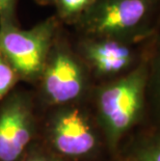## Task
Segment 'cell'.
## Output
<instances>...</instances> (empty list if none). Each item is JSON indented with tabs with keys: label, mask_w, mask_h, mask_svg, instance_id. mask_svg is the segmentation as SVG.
I'll return each mask as SVG.
<instances>
[{
	"label": "cell",
	"mask_w": 160,
	"mask_h": 161,
	"mask_svg": "<svg viewBox=\"0 0 160 161\" xmlns=\"http://www.w3.org/2000/svg\"><path fill=\"white\" fill-rule=\"evenodd\" d=\"M148 59L129 74L96 84L88 104L103 135L109 158L146 123Z\"/></svg>",
	"instance_id": "obj_1"
},
{
	"label": "cell",
	"mask_w": 160,
	"mask_h": 161,
	"mask_svg": "<svg viewBox=\"0 0 160 161\" xmlns=\"http://www.w3.org/2000/svg\"><path fill=\"white\" fill-rule=\"evenodd\" d=\"M39 140L67 161H107L103 135L88 102L49 108Z\"/></svg>",
	"instance_id": "obj_2"
},
{
	"label": "cell",
	"mask_w": 160,
	"mask_h": 161,
	"mask_svg": "<svg viewBox=\"0 0 160 161\" xmlns=\"http://www.w3.org/2000/svg\"><path fill=\"white\" fill-rule=\"evenodd\" d=\"M159 20L160 0H95L77 21L82 36L147 40Z\"/></svg>",
	"instance_id": "obj_3"
},
{
	"label": "cell",
	"mask_w": 160,
	"mask_h": 161,
	"mask_svg": "<svg viewBox=\"0 0 160 161\" xmlns=\"http://www.w3.org/2000/svg\"><path fill=\"white\" fill-rule=\"evenodd\" d=\"M94 86L90 71L77 51L54 42L39 80L40 104L49 109L88 102Z\"/></svg>",
	"instance_id": "obj_4"
},
{
	"label": "cell",
	"mask_w": 160,
	"mask_h": 161,
	"mask_svg": "<svg viewBox=\"0 0 160 161\" xmlns=\"http://www.w3.org/2000/svg\"><path fill=\"white\" fill-rule=\"evenodd\" d=\"M156 36L147 40L82 36L77 53L96 85L118 79L135 70L149 57Z\"/></svg>",
	"instance_id": "obj_5"
},
{
	"label": "cell",
	"mask_w": 160,
	"mask_h": 161,
	"mask_svg": "<svg viewBox=\"0 0 160 161\" xmlns=\"http://www.w3.org/2000/svg\"><path fill=\"white\" fill-rule=\"evenodd\" d=\"M56 23H41L22 30L15 25L0 26V55L11 64L20 80L39 82L55 42Z\"/></svg>",
	"instance_id": "obj_6"
},
{
	"label": "cell",
	"mask_w": 160,
	"mask_h": 161,
	"mask_svg": "<svg viewBox=\"0 0 160 161\" xmlns=\"http://www.w3.org/2000/svg\"><path fill=\"white\" fill-rule=\"evenodd\" d=\"M36 101L27 91L14 90L0 102V161H23L40 137Z\"/></svg>",
	"instance_id": "obj_7"
},
{
	"label": "cell",
	"mask_w": 160,
	"mask_h": 161,
	"mask_svg": "<svg viewBox=\"0 0 160 161\" xmlns=\"http://www.w3.org/2000/svg\"><path fill=\"white\" fill-rule=\"evenodd\" d=\"M107 161H160V129L146 124L141 126Z\"/></svg>",
	"instance_id": "obj_8"
},
{
	"label": "cell",
	"mask_w": 160,
	"mask_h": 161,
	"mask_svg": "<svg viewBox=\"0 0 160 161\" xmlns=\"http://www.w3.org/2000/svg\"><path fill=\"white\" fill-rule=\"evenodd\" d=\"M145 124L160 129V32L154 39L148 59Z\"/></svg>",
	"instance_id": "obj_9"
},
{
	"label": "cell",
	"mask_w": 160,
	"mask_h": 161,
	"mask_svg": "<svg viewBox=\"0 0 160 161\" xmlns=\"http://www.w3.org/2000/svg\"><path fill=\"white\" fill-rule=\"evenodd\" d=\"M19 80L15 70L0 55V102H2L9 92L15 90L17 82Z\"/></svg>",
	"instance_id": "obj_10"
},
{
	"label": "cell",
	"mask_w": 160,
	"mask_h": 161,
	"mask_svg": "<svg viewBox=\"0 0 160 161\" xmlns=\"http://www.w3.org/2000/svg\"><path fill=\"white\" fill-rule=\"evenodd\" d=\"M94 2L95 0H59V5L63 17L78 20Z\"/></svg>",
	"instance_id": "obj_11"
},
{
	"label": "cell",
	"mask_w": 160,
	"mask_h": 161,
	"mask_svg": "<svg viewBox=\"0 0 160 161\" xmlns=\"http://www.w3.org/2000/svg\"><path fill=\"white\" fill-rule=\"evenodd\" d=\"M23 161H67L48 150L40 140L31 146Z\"/></svg>",
	"instance_id": "obj_12"
},
{
	"label": "cell",
	"mask_w": 160,
	"mask_h": 161,
	"mask_svg": "<svg viewBox=\"0 0 160 161\" xmlns=\"http://www.w3.org/2000/svg\"><path fill=\"white\" fill-rule=\"evenodd\" d=\"M14 6L15 0H0V26L14 25Z\"/></svg>",
	"instance_id": "obj_13"
},
{
	"label": "cell",
	"mask_w": 160,
	"mask_h": 161,
	"mask_svg": "<svg viewBox=\"0 0 160 161\" xmlns=\"http://www.w3.org/2000/svg\"><path fill=\"white\" fill-rule=\"evenodd\" d=\"M158 32H160V20H159V27H158Z\"/></svg>",
	"instance_id": "obj_14"
}]
</instances>
